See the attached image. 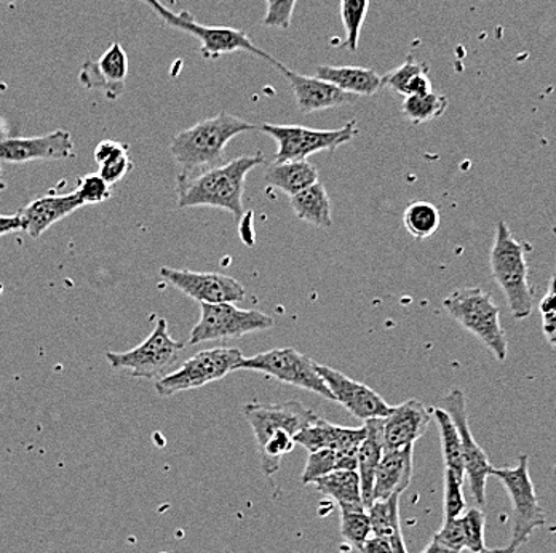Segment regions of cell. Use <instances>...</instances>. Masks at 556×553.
I'll list each match as a JSON object with an SVG mask.
<instances>
[{"instance_id": "25", "label": "cell", "mask_w": 556, "mask_h": 553, "mask_svg": "<svg viewBox=\"0 0 556 553\" xmlns=\"http://www.w3.org/2000/svg\"><path fill=\"white\" fill-rule=\"evenodd\" d=\"M264 179L278 191L293 197L318 183V169L307 161L274 162Z\"/></svg>"}, {"instance_id": "50", "label": "cell", "mask_w": 556, "mask_h": 553, "mask_svg": "<svg viewBox=\"0 0 556 553\" xmlns=\"http://www.w3.org/2000/svg\"><path fill=\"white\" fill-rule=\"evenodd\" d=\"M0 178H2V166H0Z\"/></svg>"}, {"instance_id": "26", "label": "cell", "mask_w": 556, "mask_h": 553, "mask_svg": "<svg viewBox=\"0 0 556 553\" xmlns=\"http://www.w3.org/2000/svg\"><path fill=\"white\" fill-rule=\"evenodd\" d=\"M400 498L402 494H392L388 499L372 502L368 514L372 535L388 539L395 553H408L400 524Z\"/></svg>"}, {"instance_id": "3", "label": "cell", "mask_w": 556, "mask_h": 553, "mask_svg": "<svg viewBox=\"0 0 556 553\" xmlns=\"http://www.w3.org/2000/svg\"><path fill=\"white\" fill-rule=\"evenodd\" d=\"M528 250L527 243L518 242L511 236L507 223H497L490 253V269L507 300L511 315L518 321L532 314L534 303V293L529 285Z\"/></svg>"}, {"instance_id": "30", "label": "cell", "mask_w": 556, "mask_h": 553, "mask_svg": "<svg viewBox=\"0 0 556 553\" xmlns=\"http://www.w3.org/2000/svg\"><path fill=\"white\" fill-rule=\"evenodd\" d=\"M433 419L440 430V442H442L443 461L445 470L456 475L460 481L466 480V466H464L463 444H460L459 432L454 426L453 419L445 410H433Z\"/></svg>"}, {"instance_id": "8", "label": "cell", "mask_w": 556, "mask_h": 553, "mask_svg": "<svg viewBox=\"0 0 556 553\" xmlns=\"http://www.w3.org/2000/svg\"><path fill=\"white\" fill-rule=\"evenodd\" d=\"M243 354L237 348H215L197 352L194 357L182 363L176 372L162 376L155 381L161 397H172L186 390L203 388L237 372Z\"/></svg>"}, {"instance_id": "27", "label": "cell", "mask_w": 556, "mask_h": 553, "mask_svg": "<svg viewBox=\"0 0 556 553\" xmlns=\"http://www.w3.org/2000/svg\"><path fill=\"white\" fill-rule=\"evenodd\" d=\"M290 203L294 215L303 222L320 229H330L333 226L330 196L320 181L308 186L300 194L290 197Z\"/></svg>"}, {"instance_id": "46", "label": "cell", "mask_w": 556, "mask_h": 553, "mask_svg": "<svg viewBox=\"0 0 556 553\" xmlns=\"http://www.w3.org/2000/svg\"><path fill=\"white\" fill-rule=\"evenodd\" d=\"M422 553H457L454 551H451V549L445 548V545L440 544V542H437L435 539H432V542H430L429 545H427L426 549H424Z\"/></svg>"}, {"instance_id": "21", "label": "cell", "mask_w": 556, "mask_h": 553, "mask_svg": "<svg viewBox=\"0 0 556 553\" xmlns=\"http://www.w3.org/2000/svg\"><path fill=\"white\" fill-rule=\"evenodd\" d=\"M76 192L64 196H43L33 200L25 209L20 210L22 230H25L30 239H40L53 224L61 222L66 216L73 215L76 210L83 209Z\"/></svg>"}, {"instance_id": "4", "label": "cell", "mask_w": 556, "mask_h": 553, "mask_svg": "<svg viewBox=\"0 0 556 553\" xmlns=\"http://www.w3.org/2000/svg\"><path fill=\"white\" fill-rule=\"evenodd\" d=\"M443 309L464 330L480 339L497 362L507 360L508 344L502 330L501 311L490 293L477 287L457 288L443 300Z\"/></svg>"}, {"instance_id": "48", "label": "cell", "mask_w": 556, "mask_h": 553, "mask_svg": "<svg viewBox=\"0 0 556 553\" xmlns=\"http://www.w3.org/2000/svg\"><path fill=\"white\" fill-rule=\"evenodd\" d=\"M16 2V0H0V3H13Z\"/></svg>"}, {"instance_id": "36", "label": "cell", "mask_w": 556, "mask_h": 553, "mask_svg": "<svg viewBox=\"0 0 556 553\" xmlns=\"http://www.w3.org/2000/svg\"><path fill=\"white\" fill-rule=\"evenodd\" d=\"M296 447L293 433L287 430L274 433L263 448H260L261 453V469L267 477L276 475L280 469L281 457L285 454L291 453Z\"/></svg>"}, {"instance_id": "19", "label": "cell", "mask_w": 556, "mask_h": 553, "mask_svg": "<svg viewBox=\"0 0 556 553\" xmlns=\"http://www.w3.org/2000/svg\"><path fill=\"white\" fill-rule=\"evenodd\" d=\"M127 76V53L121 43L114 42L97 61H85L79 80L88 90L103 91L110 100H117L124 95Z\"/></svg>"}, {"instance_id": "23", "label": "cell", "mask_w": 556, "mask_h": 553, "mask_svg": "<svg viewBox=\"0 0 556 553\" xmlns=\"http://www.w3.org/2000/svg\"><path fill=\"white\" fill-rule=\"evenodd\" d=\"M384 417L365 420L366 437L357 451V474L361 477L362 498L366 511L372 504L375 475L384 454Z\"/></svg>"}, {"instance_id": "34", "label": "cell", "mask_w": 556, "mask_h": 553, "mask_svg": "<svg viewBox=\"0 0 556 553\" xmlns=\"http://www.w3.org/2000/svg\"><path fill=\"white\" fill-rule=\"evenodd\" d=\"M371 535V520L366 508H341V536L345 544L361 551Z\"/></svg>"}, {"instance_id": "15", "label": "cell", "mask_w": 556, "mask_h": 553, "mask_svg": "<svg viewBox=\"0 0 556 553\" xmlns=\"http://www.w3.org/2000/svg\"><path fill=\"white\" fill-rule=\"evenodd\" d=\"M318 373L330 392L333 393L334 402L341 403L357 419L369 420L376 419V417H386L392 410V406L376 390L354 381L338 369L318 365Z\"/></svg>"}, {"instance_id": "12", "label": "cell", "mask_w": 556, "mask_h": 553, "mask_svg": "<svg viewBox=\"0 0 556 553\" xmlns=\"http://www.w3.org/2000/svg\"><path fill=\"white\" fill-rule=\"evenodd\" d=\"M445 412L453 419L457 432H459L460 444H463L464 466H466V477L469 478L470 491L477 501L478 507L486 504V480L491 477L490 460L486 453L481 450L480 444L475 440L472 430H470L469 413H467L466 395L463 390L453 389L443 399Z\"/></svg>"}, {"instance_id": "43", "label": "cell", "mask_w": 556, "mask_h": 553, "mask_svg": "<svg viewBox=\"0 0 556 553\" xmlns=\"http://www.w3.org/2000/svg\"><path fill=\"white\" fill-rule=\"evenodd\" d=\"M437 542L451 549V551L460 553L466 549V536H464L463 524L459 518H445L440 531L433 536Z\"/></svg>"}, {"instance_id": "32", "label": "cell", "mask_w": 556, "mask_h": 553, "mask_svg": "<svg viewBox=\"0 0 556 553\" xmlns=\"http://www.w3.org/2000/svg\"><path fill=\"white\" fill-rule=\"evenodd\" d=\"M440 223H442L440 210L424 200L409 203L403 213V226L416 240L429 239L439 230Z\"/></svg>"}, {"instance_id": "29", "label": "cell", "mask_w": 556, "mask_h": 553, "mask_svg": "<svg viewBox=\"0 0 556 553\" xmlns=\"http://www.w3.org/2000/svg\"><path fill=\"white\" fill-rule=\"evenodd\" d=\"M94 161L100 165L98 175L111 186L124 179L134 169V162L128 158V146L112 139L101 141L97 146Z\"/></svg>"}, {"instance_id": "5", "label": "cell", "mask_w": 556, "mask_h": 553, "mask_svg": "<svg viewBox=\"0 0 556 553\" xmlns=\"http://www.w3.org/2000/svg\"><path fill=\"white\" fill-rule=\"evenodd\" d=\"M141 2L146 3L155 15L161 16L162 22L169 28L194 36L200 42V55L205 60H219L227 53L249 52L251 55L269 61L274 67L278 64L276 58L254 46L245 30L226 28V26L202 25L188 10H182L179 13L172 12L161 0H141Z\"/></svg>"}, {"instance_id": "47", "label": "cell", "mask_w": 556, "mask_h": 553, "mask_svg": "<svg viewBox=\"0 0 556 553\" xmlns=\"http://www.w3.org/2000/svg\"><path fill=\"white\" fill-rule=\"evenodd\" d=\"M475 553H515L510 548L505 549H483V551Z\"/></svg>"}, {"instance_id": "18", "label": "cell", "mask_w": 556, "mask_h": 553, "mask_svg": "<svg viewBox=\"0 0 556 553\" xmlns=\"http://www.w3.org/2000/svg\"><path fill=\"white\" fill-rule=\"evenodd\" d=\"M277 70L281 76L288 80L296 98L298 108L303 114H312V112L336 110V108L345 106V104L354 103L355 97L345 93L341 88L318 77L303 76L296 71L290 70L278 61Z\"/></svg>"}, {"instance_id": "11", "label": "cell", "mask_w": 556, "mask_h": 553, "mask_svg": "<svg viewBox=\"0 0 556 553\" xmlns=\"http://www.w3.org/2000/svg\"><path fill=\"white\" fill-rule=\"evenodd\" d=\"M261 131L276 139V162L306 161L312 154L336 151L357 137V122L351 121L336 130H315L301 125L263 124Z\"/></svg>"}, {"instance_id": "1", "label": "cell", "mask_w": 556, "mask_h": 553, "mask_svg": "<svg viewBox=\"0 0 556 553\" xmlns=\"http://www.w3.org/2000/svg\"><path fill=\"white\" fill-rule=\"evenodd\" d=\"M266 162L261 152L242 155L226 164L205 169L197 175H178L176 192L181 210L213 206L232 213L236 222L243 218V192L251 169Z\"/></svg>"}, {"instance_id": "2", "label": "cell", "mask_w": 556, "mask_h": 553, "mask_svg": "<svg viewBox=\"0 0 556 553\" xmlns=\"http://www.w3.org/2000/svg\"><path fill=\"white\" fill-rule=\"evenodd\" d=\"M254 130H257L256 125L229 112H219L215 117L179 131L169 142V152L181 168L179 175H197L226 164V146L239 135Z\"/></svg>"}, {"instance_id": "41", "label": "cell", "mask_w": 556, "mask_h": 553, "mask_svg": "<svg viewBox=\"0 0 556 553\" xmlns=\"http://www.w3.org/2000/svg\"><path fill=\"white\" fill-rule=\"evenodd\" d=\"M464 481H460L456 475L445 470V518H459L466 511L467 502L463 491Z\"/></svg>"}, {"instance_id": "33", "label": "cell", "mask_w": 556, "mask_h": 553, "mask_svg": "<svg viewBox=\"0 0 556 553\" xmlns=\"http://www.w3.org/2000/svg\"><path fill=\"white\" fill-rule=\"evenodd\" d=\"M446 108L447 98L445 95L437 93L435 90L420 97H406L402 104L403 114L413 124L435 121L445 114Z\"/></svg>"}, {"instance_id": "7", "label": "cell", "mask_w": 556, "mask_h": 553, "mask_svg": "<svg viewBox=\"0 0 556 553\" xmlns=\"http://www.w3.org/2000/svg\"><path fill=\"white\" fill-rule=\"evenodd\" d=\"M491 477H497L504 485L511 501V541L508 548L517 552L527 544L535 529L545 525V514L539 505L534 483L529 475L528 456H521L515 467L496 469L493 467Z\"/></svg>"}, {"instance_id": "28", "label": "cell", "mask_w": 556, "mask_h": 553, "mask_svg": "<svg viewBox=\"0 0 556 553\" xmlns=\"http://www.w3.org/2000/svg\"><path fill=\"white\" fill-rule=\"evenodd\" d=\"M315 487L333 499L339 508H366L357 470H334L315 481Z\"/></svg>"}, {"instance_id": "40", "label": "cell", "mask_w": 556, "mask_h": 553, "mask_svg": "<svg viewBox=\"0 0 556 553\" xmlns=\"http://www.w3.org/2000/svg\"><path fill=\"white\" fill-rule=\"evenodd\" d=\"M298 0H266L263 25L269 28L290 29Z\"/></svg>"}, {"instance_id": "20", "label": "cell", "mask_w": 556, "mask_h": 553, "mask_svg": "<svg viewBox=\"0 0 556 553\" xmlns=\"http://www.w3.org/2000/svg\"><path fill=\"white\" fill-rule=\"evenodd\" d=\"M366 437V427H342L328 423L324 417L307 424L294 436V442L306 448L308 453L318 450H334L338 453L357 456L358 448Z\"/></svg>"}, {"instance_id": "44", "label": "cell", "mask_w": 556, "mask_h": 553, "mask_svg": "<svg viewBox=\"0 0 556 553\" xmlns=\"http://www.w3.org/2000/svg\"><path fill=\"white\" fill-rule=\"evenodd\" d=\"M361 553H395L388 539L371 535L362 545Z\"/></svg>"}, {"instance_id": "42", "label": "cell", "mask_w": 556, "mask_h": 553, "mask_svg": "<svg viewBox=\"0 0 556 553\" xmlns=\"http://www.w3.org/2000/svg\"><path fill=\"white\" fill-rule=\"evenodd\" d=\"M539 311L542 315V331L548 342L556 338V274L548 285L547 294L542 298Z\"/></svg>"}, {"instance_id": "13", "label": "cell", "mask_w": 556, "mask_h": 553, "mask_svg": "<svg viewBox=\"0 0 556 553\" xmlns=\"http://www.w3.org/2000/svg\"><path fill=\"white\" fill-rule=\"evenodd\" d=\"M161 277L200 304H236L247 298V288L236 278L224 274L162 267Z\"/></svg>"}, {"instance_id": "38", "label": "cell", "mask_w": 556, "mask_h": 553, "mask_svg": "<svg viewBox=\"0 0 556 553\" xmlns=\"http://www.w3.org/2000/svg\"><path fill=\"white\" fill-rule=\"evenodd\" d=\"M484 514L480 507L470 508L466 514L460 515L464 536H466V549L470 552H480L486 549L484 545Z\"/></svg>"}, {"instance_id": "10", "label": "cell", "mask_w": 556, "mask_h": 553, "mask_svg": "<svg viewBox=\"0 0 556 553\" xmlns=\"http://www.w3.org/2000/svg\"><path fill=\"white\" fill-rule=\"evenodd\" d=\"M239 369H251V372L264 373L269 378L285 382V385L296 386V388L317 393L324 399L334 402L333 393L325 385L324 378L318 373V363L301 354L296 349L281 348L270 349L267 352L243 357Z\"/></svg>"}, {"instance_id": "14", "label": "cell", "mask_w": 556, "mask_h": 553, "mask_svg": "<svg viewBox=\"0 0 556 553\" xmlns=\"http://www.w3.org/2000/svg\"><path fill=\"white\" fill-rule=\"evenodd\" d=\"M242 413L253 430L257 448H263L267 440L280 430H287L296 436L301 429L318 417L317 413L304 406L300 400H288L274 405L249 403L243 406Z\"/></svg>"}, {"instance_id": "37", "label": "cell", "mask_w": 556, "mask_h": 553, "mask_svg": "<svg viewBox=\"0 0 556 553\" xmlns=\"http://www.w3.org/2000/svg\"><path fill=\"white\" fill-rule=\"evenodd\" d=\"M429 73V64L424 61H417L413 56H408L405 63L400 64L395 70L389 71L384 77H382V87L390 88L399 95H405L406 87L415 79L419 74Z\"/></svg>"}, {"instance_id": "17", "label": "cell", "mask_w": 556, "mask_h": 553, "mask_svg": "<svg viewBox=\"0 0 556 553\" xmlns=\"http://www.w3.org/2000/svg\"><path fill=\"white\" fill-rule=\"evenodd\" d=\"M384 451L415 447L422 439L433 420V410L427 409L419 400H406L402 405L392 406L384 417Z\"/></svg>"}, {"instance_id": "24", "label": "cell", "mask_w": 556, "mask_h": 553, "mask_svg": "<svg viewBox=\"0 0 556 553\" xmlns=\"http://www.w3.org/2000/svg\"><path fill=\"white\" fill-rule=\"evenodd\" d=\"M317 77L354 97H372L382 88V77L368 67L318 66Z\"/></svg>"}, {"instance_id": "39", "label": "cell", "mask_w": 556, "mask_h": 553, "mask_svg": "<svg viewBox=\"0 0 556 553\" xmlns=\"http://www.w3.org/2000/svg\"><path fill=\"white\" fill-rule=\"evenodd\" d=\"M76 194L85 205H97V203L106 202L110 199L111 185H108L98 173H90L77 183Z\"/></svg>"}, {"instance_id": "31", "label": "cell", "mask_w": 556, "mask_h": 553, "mask_svg": "<svg viewBox=\"0 0 556 553\" xmlns=\"http://www.w3.org/2000/svg\"><path fill=\"white\" fill-rule=\"evenodd\" d=\"M334 470H357V456L334 450H318L308 454L306 469L301 475L304 485L315 483L318 478Z\"/></svg>"}, {"instance_id": "35", "label": "cell", "mask_w": 556, "mask_h": 553, "mask_svg": "<svg viewBox=\"0 0 556 553\" xmlns=\"http://www.w3.org/2000/svg\"><path fill=\"white\" fill-rule=\"evenodd\" d=\"M368 9L369 0H341V20L345 30V47L351 52H357Z\"/></svg>"}, {"instance_id": "6", "label": "cell", "mask_w": 556, "mask_h": 553, "mask_svg": "<svg viewBox=\"0 0 556 553\" xmlns=\"http://www.w3.org/2000/svg\"><path fill=\"white\" fill-rule=\"evenodd\" d=\"M186 342L176 341L169 336L168 322L159 318L151 335L127 352H108L106 360L118 372L128 373L131 378L161 379L167 369L178 362Z\"/></svg>"}, {"instance_id": "9", "label": "cell", "mask_w": 556, "mask_h": 553, "mask_svg": "<svg viewBox=\"0 0 556 553\" xmlns=\"http://www.w3.org/2000/svg\"><path fill=\"white\" fill-rule=\"evenodd\" d=\"M276 321L264 312L239 309L232 303L200 304V318L189 336V344L239 339L250 332L267 331Z\"/></svg>"}, {"instance_id": "16", "label": "cell", "mask_w": 556, "mask_h": 553, "mask_svg": "<svg viewBox=\"0 0 556 553\" xmlns=\"http://www.w3.org/2000/svg\"><path fill=\"white\" fill-rule=\"evenodd\" d=\"M76 154L70 131L55 130L34 138H0V162L66 161Z\"/></svg>"}, {"instance_id": "49", "label": "cell", "mask_w": 556, "mask_h": 553, "mask_svg": "<svg viewBox=\"0 0 556 553\" xmlns=\"http://www.w3.org/2000/svg\"><path fill=\"white\" fill-rule=\"evenodd\" d=\"M548 344H551V345H552V348H554V349H555V351H556V338L554 339V341L548 342Z\"/></svg>"}, {"instance_id": "22", "label": "cell", "mask_w": 556, "mask_h": 553, "mask_svg": "<svg viewBox=\"0 0 556 553\" xmlns=\"http://www.w3.org/2000/svg\"><path fill=\"white\" fill-rule=\"evenodd\" d=\"M415 447L384 451L375 475L372 502L403 494L412 485Z\"/></svg>"}, {"instance_id": "45", "label": "cell", "mask_w": 556, "mask_h": 553, "mask_svg": "<svg viewBox=\"0 0 556 553\" xmlns=\"http://www.w3.org/2000/svg\"><path fill=\"white\" fill-rule=\"evenodd\" d=\"M22 230V219L18 215L15 216H0V237L7 234L18 232Z\"/></svg>"}]
</instances>
